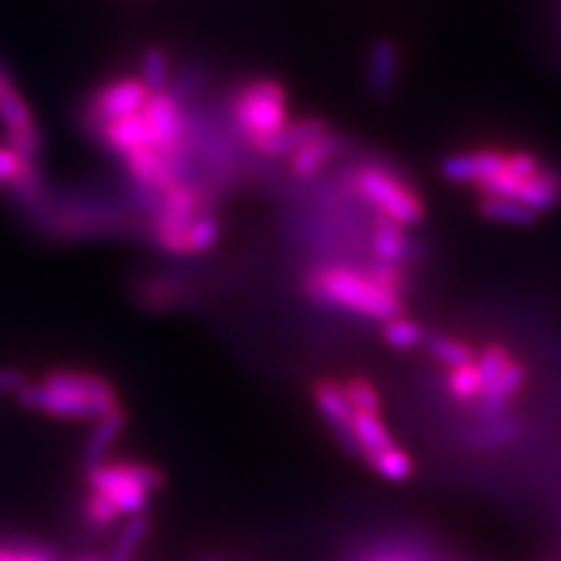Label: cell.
<instances>
[{
	"label": "cell",
	"mask_w": 561,
	"mask_h": 561,
	"mask_svg": "<svg viewBox=\"0 0 561 561\" xmlns=\"http://www.w3.org/2000/svg\"><path fill=\"white\" fill-rule=\"evenodd\" d=\"M16 400L26 410L66 421H96L119 408L111 381L78 370H55L43 381H28Z\"/></svg>",
	"instance_id": "1"
},
{
	"label": "cell",
	"mask_w": 561,
	"mask_h": 561,
	"mask_svg": "<svg viewBox=\"0 0 561 561\" xmlns=\"http://www.w3.org/2000/svg\"><path fill=\"white\" fill-rule=\"evenodd\" d=\"M28 383V377L20 367H0V396L8 393H20Z\"/></svg>",
	"instance_id": "28"
},
{
	"label": "cell",
	"mask_w": 561,
	"mask_h": 561,
	"mask_svg": "<svg viewBox=\"0 0 561 561\" xmlns=\"http://www.w3.org/2000/svg\"><path fill=\"white\" fill-rule=\"evenodd\" d=\"M0 561H51L49 554L38 550H5L0 548Z\"/></svg>",
	"instance_id": "29"
},
{
	"label": "cell",
	"mask_w": 561,
	"mask_h": 561,
	"mask_svg": "<svg viewBox=\"0 0 561 561\" xmlns=\"http://www.w3.org/2000/svg\"><path fill=\"white\" fill-rule=\"evenodd\" d=\"M125 426H127V416L119 408L94 421V428L84 443V468L87 470L105 463V454L113 449L115 440L122 435V431H125Z\"/></svg>",
	"instance_id": "13"
},
{
	"label": "cell",
	"mask_w": 561,
	"mask_h": 561,
	"mask_svg": "<svg viewBox=\"0 0 561 561\" xmlns=\"http://www.w3.org/2000/svg\"><path fill=\"white\" fill-rule=\"evenodd\" d=\"M140 82L148 87L150 94L169 92L171 64H169V55L162 47L144 49V55H140Z\"/></svg>",
	"instance_id": "20"
},
{
	"label": "cell",
	"mask_w": 561,
	"mask_h": 561,
	"mask_svg": "<svg viewBox=\"0 0 561 561\" xmlns=\"http://www.w3.org/2000/svg\"><path fill=\"white\" fill-rule=\"evenodd\" d=\"M559 38H561V26H559Z\"/></svg>",
	"instance_id": "33"
},
{
	"label": "cell",
	"mask_w": 561,
	"mask_h": 561,
	"mask_svg": "<svg viewBox=\"0 0 561 561\" xmlns=\"http://www.w3.org/2000/svg\"><path fill=\"white\" fill-rule=\"evenodd\" d=\"M239 131L255 144L288 125L286 90L276 80H253L243 87L232 103Z\"/></svg>",
	"instance_id": "5"
},
{
	"label": "cell",
	"mask_w": 561,
	"mask_h": 561,
	"mask_svg": "<svg viewBox=\"0 0 561 561\" xmlns=\"http://www.w3.org/2000/svg\"><path fill=\"white\" fill-rule=\"evenodd\" d=\"M373 561H410V559L400 557V554H379V557H375Z\"/></svg>",
	"instance_id": "30"
},
{
	"label": "cell",
	"mask_w": 561,
	"mask_h": 561,
	"mask_svg": "<svg viewBox=\"0 0 561 561\" xmlns=\"http://www.w3.org/2000/svg\"><path fill=\"white\" fill-rule=\"evenodd\" d=\"M73 561H103L101 557H94V554H84V557H78V559H73Z\"/></svg>",
	"instance_id": "31"
},
{
	"label": "cell",
	"mask_w": 561,
	"mask_h": 561,
	"mask_svg": "<svg viewBox=\"0 0 561 561\" xmlns=\"http://www.w3.org/2000/svg\"><path fill=\"white\" fill-rule=\"evenodd\" d=\"M204 561H220V559H216V557H208V559H204Z\"/></svg>",
	"instance_id": "32"
},
{
	"label": "cell",
	"mask_w": 561,
	"mask_h": 561,
	"mask_svg": "<svg viewBox=\"0 0 561 561\" xmlns=\"http://www.w3.org/2000/svg\"><path fill=\"white\" fill-rule=\"evenodd\" d=\"M410 561H414V559H410Z\"/></svg>",
	"instance_id": "34"
},
{
	"label": "cell",
	"mask_w": 561,
	"mask_h": 561,
	"mask_svg": "<svg viewBox=\"0 0 561 561\" xmlns=\"http://www.w3.org/2000/svg\"><path fill=\"white\" fill-rule=\"evenodd\" d=\"M84 519L87 524H92L94 529H111V526H115L122 519V515L115 511V505L108 499L92 491L84 501Z\"/></svg>",
	"instance_id": "27"
},
{
	"label": "cell",
	"mask_w": 561,
	"mask_h": 561,
	"mask_svg": "<svg viewBox=\"0 0 561 561\" xmlns=\"http://www.w3.org/2000/svg\"><path fill=\"white\" fill-rule=\"evenodd\" d=\"M150 531V524L146 519V515H138V517H129L125 524H122V529L115 538V546L105 561H131L134 554L144 546V540L148 538Z\"/></svg>",
	"instance_id": "23"
},
{
	"label": "cell",
	"mask_w": 561,
	"mask_h": 561,
	"mask_svg": "<svg viewBox=\"0 0 561 561\" xmlns=\"http://www.w3.org/2000/svg\"><path fill=\"white\" fill-rule=\"evenodd\" d=\"M148 99H150L148 87L138 78H122L101 87V90L92 96L87 115L92 117L94 127L99 131L105 122L125 117L131 113H140Z\"/></svg>",
	"instance_id": "6"
},
{
	"label": "cell",
	"mask_w": 561,
	"mask_h": 561,
	"mask_svg": "<svg viewBox=\"0 0 561 561\" xmlns=\"http://www.w3.org/2000/svg\"><path fill=\"white\" fill-rule=\"evenodd\" d=\"M381 335H383L386 344L398 348V351L414 348V346H419L421 342L426 340L424 332H421V328L414 321L405 319V316H396V319L386 321Z\"/></svg>",
	"instance_id": "26"
},
{
	"label": "cell",
	"mask_w": 561,
	"mask_h": 561,
	"mask_svg": "<svg viewBox=\"0 0 561 561\" xmlns=\"http://www.w3.org/2000/svg\"><path fill=\"white\" fill-rule=\"evenodd\" d=\"M447 391L456 402L463 405H476L482 396V377L476 363H468L461 367H451L447 370Z\"/></svg>",
	"instance_id": "21"
},
{
	"label": "cell",
	"mask_w": 561,
	"mask_h": 561,
	"mask_svg": "<svg viewBox=\"0 0 561 561\" xmlns=\"http://www.w3.org/2000/svg\"><path fill=\"white\" fill-rule=\"evenodd\" d=\"M400 76V55L393 41L381 38L373 45L370 59H367V87L373 96H389L396 90Z\"/></svg>",
	"instance_id": "12"
},
{
	"label": "cell",
	"mask_w": 561,
	"mask_h": 561,
	"mask_svg": "<svg viewBox=\"0 0 561 561\" xmlns=\"http://www.w3.org/2000/svg\"><path fill=\"white\" fill-rule=\"evenodd\" d=\"M342 148V140L335 134H323L321 138L309 140L300 150H295L290 160V171L297 179H311V175L319 173L332 157H335Z\"/></svg>",
	"instance_id": "14"
},
{
	"label": "cell",
	"mask_w": 561,
	"mask_h": 561,
	"mask_svg": "<svg viewBox=\"0 0 561 561\" xmlns=\"http://www.w3.org/2000/svg\"><path fill=\"white\" fill-rule=\"evenodd\" d=\"M365 461L370 463V468L377 472V476H381L389 482H405L412 478V472H414L412 456L405 449H400L398 445H393L389 449H381Z\"/></svg>",
	"instance_id": "19"
},
{
	"label": "cell",
	"mask_w": 561,
	"mask_h": 561,
	"mask_svg": "<svg viewBox=\"0 0 561 561\" xmlns=\"http://www.w3.org/2000/svg\"><path fill=\"white\" fill-rule=\"evenodd\" d=\"M351 431H354V437H356L363 459H370L373 454L396 445L393 435L389 433V428H386V424L379 419V414L356 412L354 421H351Z\"/></svg>",
	"instance_id": "17"
},
{
	"label": "cell",
	"mask_w": 561,
	"mask_h": 561,
	"mask_svg": "<svg viewBox=\"0 0 561 561\" xmlns=\"http://www.w3.org/2000/svg\"><path fill=\"white\" fill-rule=\"evenodd\" d=\"M0 122H3L5 134L35 129V119L28 103L3 68H0Z\"/></svg>",
	"instance_id": "15"
},
{
	"label": "cell",
	"mask_w": 561,
	"mask_h": 561,
	"mask_svg": "<svg viewBox=\"0 0 561 561\" xmlns=\"http://www.w3.org/2000/svg\"><path fill=\"white\" fill-rule=\"evenodd\" d=\"M356 190L377 210V216L393 220L400 227H412L426 218V204L419 192L389 169L377 164L358 169Z\"/></svg>",
	"instance_id": "4"
},
{
	"label": "cell",
	"mask_w": 561,
	"mask_h": 561,
	"mask_svg": "<svg viewBox=\"0 0 561 561\" xmlns=\"http://www.w3.org/2000/svg\"><path fill=\"white\" fill-rule=\"evenodd\" d=\"M125 162L136 185L148 192H157V195H164L171 185L181 183L171 171L167 157L162 152H157L152 146H144L129 152L125 157Z\"/></svg>",
	"instance_id": "10"
},
{
	"label": "cell",
	"mask_w": 561,
	"mask_h": 561,
	"mask_svg": "<svg viewBox=\"0 0 561 561\" xmlns=\"http://www.w3.org/2000/svg\"><path fill=\"white\" fill-rule=\"evenodd\" d=\"M220 239V222L214 216H197L187 227L185 255H199L214 249Z\"/></svg>",
	"instance_id": "24"
},
{
	"label": "cell",
	"mask_w": 561,
	"mask_h": 561,
	"mask_svg": "<svg viewBox=\"0 0 561 561\" xmlns=\"http://www.w3.org/2000/svg\"><path fill=\"white\" fill-rule=\"evenodd\" d=\"M323 134H328V125L319 117H305L297 122H288V125L280 127L278 131L255 140L251 144L257 152H262L265 157H290L295 150H300L309 140L321 138Z\"/></svg>",
	"instance_id": "9"
},
{
	"label": "cell",
	"mask_w": 561,
	"mask_h": 561,
	"mask_svg": "<svg viewBox=\"0 0 561 561\" xmlns=\"http://www.w3.org/2000/svg\"><path fill=\"white\" fill-rule=\"evenodd\" d=\"M313 402L319 408L321 416L325 424L330 426V431L335 433L337 443L348 451V454H358V443L354 437V431H351V421H354V408L348 405V400L344 396L342 383L323 379L313 386Z\"/></svg>",
	"instance_id": "8"
},
{
	"label": "cell",
	"mask_w": 561,
	"mask_h": 561,
	"mask_svg": "<svg viewBox=\"0 0 561 561\" xmlns=\"http://www.w3.org/2000/svg\"><path fill=\"white\" fill-rule=\"evenodd\" d=\"M305 288L313 300L365 316V319L373 321L386 323L405 313L402 293L383 286L367 270L358 272L348 267H328L313 272L307 278Z\"/></svg>",
	"instance_id": "2"
},
{
	"label": "cell",
	"mask_w": 561,
	"mask_h": 561,
	"mask_svg": "<svg viewBox=\"0 0 561 561\" xmlns=\"http://www.w3.org/2000/svg\"><path fill=\"white\" fill-rule=\"evenodd\" d=\"M96 134L105 144V148L122 157H127L129 152L144 146H150V131H148L144 113H131V115L105 122Z\"/></svg>",
	"instance_id": "11"
},
{
	"label": "cell",
	"mask_w": 561,
	"mask_h": 561,
	"mask_svg": "<svg viewBox=\"0 0 561 561\" xmlns=\"http://www.w3.org/2000/svg\"><path fill=\"white\" fill-rule=\"evenodd\" d=\"M478 208L484 218L505 222V225H531L538 218V214H534L529 206H524L522 202L511 199V197L480 195Z\"/></svg>",
	"instance_id": "18"
},
{
	"label": "cell",
	"mask_w": 561,
	"mask_h": 561,
	"mask_svg": "<svg viewBox=\"0 0 561 561\" xmlns=\"http://www.w3.org/2000/svg\"><path fill=\"white\" fill-rule=\"evenodd\" d=\"M426 348L437 363H443L447 367V370H451V367L476 363V356H478L470 344L456 340V337H449V335H428Z\"/></svg>",
	"instance_id": "22"
},
{
	"label": "cell",
	"mask_w": 561,
	"mask_h": 561,
	"mask_svg": "<svg viewBox=\"0 0 561 561\" xmlns=\"http://www.w3.org/2000/svg\"><path fill=\"white\" fill-rule=\"evenodd\" d=\"M144 117L150 131V146L162 152L164 157L183 150V115L179 108V101H175L169 92L150 94V99L144 105Z\"/></svg>",
	"instance_id": "7"
},
{
	"label": "cell",
	"mask_w": 561,
	"mask_h": 561,
	"mask_svg": "<svg viewBox=\"0 0 561 561\" xmlns=\"http://www.w3.org/2000/svg\"><path fill=\"white\" fill-rule=\"evenodd\" d=\"M342 389H344L348 405L354 408V412L379 414L381 398H379V391L375 389L373 381H367L363 377H351L342 383Z\"/></svg>",
	"instance_id": "25"
},
{
	"label": "cell",
	"mask_w": 561,
	"mask_h": 561,
	"mask_svg": "<svg viewBox=\"0 0 561 561\" xmlns=\"http://www.w3.org/2000/svg\"><path fill=\"white\" fill-rule=\"evenodd\" d=\"M0 185H3V183H0Z\"/></svg>",
	"instance_id": "35"
},
{
	"label": "cell",
	"mask_w": 561,
	"mask_h": 561,
	"mask_svg": "<svg viewBox=\"0 0 561 561\" xmlns=\"http://www.w3.org/2000/svg\"><path fill=\"white\" fill-rule=\"evenodd\" d=\"M373 251L379 262H389V265L400 267V262H405L410 257V241L398 222L377 216L373 232Z\"/></svg>",
	"instance_id": "16"
},
{
	"label": "cell",
	"mask_w": 561,
	"mask_h": 561,
	"mask_svg": "<svg viewBox=\"0 0 561 561\" xmlns=\"http://www.w3.org/2000/svg\"><path fill=\"white\" fill-rule=\"evenodd\" d=\"M87 484L94 494L108 499L115 511L129 519L146 515L152 494L162 489V472L136 461H113L87 470Z\"/></svg>",
	"instance_id": "3"
}]
</instances>
